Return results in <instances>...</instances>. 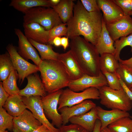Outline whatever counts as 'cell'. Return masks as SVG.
<instances>
[{"label":"cell","instance_id":"681fc988","mask_svg":"<svg viewBox=\"0 0 132 132\" xmlns=\"http://www.w3.org/2000/svg\"><path fill=\"white\" fill-rule=\"evenodd\" d=\"M128 15L130 16L132 15V11H131L129 13Z\"/></svg>","mask_w":132,"mask_h":132},{"label":"cell","instance_id":"7c38bea8","mask_svg":"<svg viewBox=\"0 0 132 132\" xmlns=\"http://www.w3.org/2000/svg\"><path fill=\"white\" fill-rule=\"evenodd\" d=\"M18 38L19 54L25 59H30L38 66L42 61L37 52L27 38L20 29H15Z\"/></svg>","mask_w":132,"mask_h":132},{"label":"cell","instance_id":"7dc6e473","mask_svg":"<svg viewBox=\"0 0 132 132\" xmlns=\"http://www.w3.org/2000/svg\"><path fill=\"white\" fill-rule=\"evenodd\" d=\"M0 132H8L6 130H0Z\"/></svg>","mask_w":132,"mask_h":132},{"label":"cell","instance_id":"6da1fadb","mask_svg":"<svg viewBox=\"0 0 132 132\" xmlns=\"http://www.w3.org/2000/svg\"><path fill=\"white\" fill-rule=\"evenodd\" d=\"M102 20L101 11L88 12L78 0L74 5L73 16L66 23V37L71 39L82 35L95 46L102 30Z\"/></svg>","mask_w":132,"mask_h":132},{"label":"cell","instance_id":"74e56055","mask_svg":"<svg viewBox=\"0 0 132 132\" xmlns=\"http://www.w3.org/2000/svg\"><path fill=\"white\" fill-rule=\"evenodd\" d=\"M10 96L4 88L2 82H0V107H3L5 102Z\"/></svg>","mask_w":132,"mask_h":132},{"label":"cell","instance_id":"5b68a950","mask_svg":"<svg viewBox=\"0 0 132 132\" xmlns=\"http://www.w3.org/2000/svg\"><path fill=\"white\" fill-rule=\"evenodd\" d=\"M24 14L23 22L37 23L47 30H50L62 23L57 14L52 8L35 7L28 10Z\"/></svg>","mask_w":132,"mask_h":132},{"label":"cell","instance_id":"ee69618b","mask_svg":"<svg viewBox=\"0 0 132 132\" xmlns=\"http://www.w3.org/2000/svg\"><path fill=\"white\" fill-rule=\"evenodd\" d=\"M53 44L57 47L61 46V37H55L53 40Z\"/></svg>","mask_w":132,"mask_h":132},{"label":"cell","instance_id":"d6a6232c","mask_svg":"<svg viewBox=\"0 0 132 132\" xmlns=\"http://www.w3.org/2000/svg\"><path fill=\"white\" fill-rule=\"evenodd\" d=\"M101 72L106 77L108 86L110 87L115 90H119L122 88L120 81V77L117 73H111L105 71Z\"/></svg>","mask_w":132,"mask_h":132},{"label":"cell","instance_id":"484cf974","mask_svg":"<svg viewBox=\"0 0 132 132\" xmlns=\"http://www.w3.org/2000/svg\"><path fill=\"white\" fill-rule=\"evenodd\" d=\"M28 39L31 44L38 50L42 60H58L59 53L53 50L51 45L41 44L31 39Z\"/></svg>","mask_w":132,"mask_h":132},{"label":"cell","instance_id":"cb8c5ba5","mask_svg":"<svg viewBox=\"0 0 132 132\" xmlns=\"http://www.w3.org/2000/svg\"><path fill=\"white\" fill-rule=\"evenodd\" d=\"M73 0H61L57 5L52 7L62 23H67L73 15L75 3Z\"/></svg>","mask_w":132,"mask_h":132},{"label":"cell","instance_id":"7402d4cb","mask_svg":"<svg viewBox=\"0 0 132 132\" xmlns=\"http://www.w3.org/2000/svg\"><path fill=\"white\" fill-rule=\"evenodd\" d=\"M3 107L14 117L19 116L27 109L22 97L19 94L10 95Z\"/></svg>","mask_w":132,"mask_h":132},{"label":"cell","instance_id":"ba28073f","mask_svg":"<svg viewBox=\"0 0 132 132\" xmlns=\"http://www.w3.org/2000/svg\"><path fill=\"white\" fill-rule=\"evenodd\" d=\"M6 49L10 55L14 69L17 72L21 83L29 75L39 71L38 66L30 63L23 58L12 44H9Z\"/></svg>","mask_w":132,"mask_h":132},{"label":"cell","instance_id":"f546056e","mask_svg":"<svg viewBox=\"0 0 132 132\" xmlns=\"http://www.w3.org/2000/svg\"><path fill=\"white\" fill-rule=\"evenodd\" d=\"M14 117L8 114L3 107H0V130L7 129L12 131Z\"/></svg>","mask_w":132,"mask_h":132},{"label":"cell","instance_id":"f6af8a7d","mask_svg":"<svg viewBox=\"0 0 132 132\" xmlns=\"http://www.w3.org/2000/svg\"><path fill=\"white\" fill-rule=\"evenodd\" d=\"M51 6V8L54 6L57 5L60 2L61 0H48Z\"/></svg>","mask_w":132,"mask_h":132},{"label":"cell","instance_id":"4dcf8cb0","mask_svg":"<svg viewBox=\"0 0 132 132\" xmlns=\"http://www.w3.org/2000/svg\"><path fill=\"white\" fill-rule=\"evenodd\" d=\"M127 46H130L131 47V51L132 53V33L127 36L121 37L115 41L114 55L118 61L120 58V54L121 51L124 47Z\"/></svg>","mask_w":132,"mask_h":132},{"label":"cell","instance_id":"5bb4252c","mask_svg":"<svg viewBox=\"0 0 132 132\" xmlns=\"http://www.w3.org/2000/svg\"><path fill=\"white\" fill-rule=\"evenodd\" d=\"M97 2L102 12L103 19L106 25L115 22L125 16L122 10L113 0H97Z\"/></svg>","mask_w":132,"mask_h":132},{"label":"cell","instance_id":"816d5d0a","mask_svg":"<svg viewBox=\"0 0 132 132\" xmlns=\"http://www.w3.org/2000/svg\"><path fill=\"white\" fill-rule=\"evenodd\" d=\"M46 132H50L48 130Z\"/></svg>","mask_w":132,"mask_h":132},{"label":"cell","instance_id":"d6986e66","mask_svg":"<svg viewBox=\"0 0 132 132\" xmlns=\"http://www.w3.org/2000/svg\"><path fill=\"white\" fill-rule=\"evenodd\" d=\"M96 108L99 120L101 122V130L119 119L130 116L127 111L117 109L107 110L99 106H96Z\"/></svg>","mask_w":132,"mask_h":132},{"label":"cell","instance_id":"2e32d148","mask_svg":"<svg viewBox=\"0 0 132 132\" xmlns=\"http://www.w3.org/2000/svg\"><path fill=\"white\" fill-rule=\"evenodd\" d=\"M96 106V104L93 101L87 99L71 107L61 108L58 110L62 117L63 125H66L71 117L84 114Z\"/></svg>","mask_w":132,"mask_h":132},{"label":"cell","instance_id":"30bf717a","mask_svg":"<svg viewBox=\"0 0 132 132\" xmlns=\"http://www.w3.org/2000/svg\"><path fill=\"white\" fill-rule=\"evenodd\" d=\"M105 86H108L107 81L101 71L97 76H92L85 74L78 79L70 80L68 87L74 91L79 92L90 87H95L99 89Z\"/></svg>","mask_w":132,"mask_h":132},{"label":"cell","instance_id":"3957f363","mask_svg":"<svg viewBox=\"0 0 132 132\" xmlns=\"http://www.w3.org/2000/svg\"><path fill=\"white\" fill-rule=\"evenodd\" d=\"M38 67L46 92L50 93L68 87L70 80L64 67L59 61L42 60Z\"/></svg>","mask_w":132,"mask_h":132},{"label":"cell","instance_id":"44dd1931","mask_svg":"<svg viewBox=\"0 0 132 132\" xmlns=\"http://www.w3.org/2000/svg\"><path fill=\"white\" fill-rule=\"evenodd\" d=\"M97 119L99 118L95 107L84 114L71 117L69 121L71 124L80 125L89 132H92Z\"/></svg>","mask_w":132,"mask_h":132},{"label":"cell","instance_id":"60d3db41","mask_svg":"<svg viewBox=\"0 0 132 132\" xmlns=\"http://www.w3.org/2000/svg\"><path fill=\"white\" fill-rule=\"evenodd\" d=\"M68 39L66 36L61 38V46H62L64 50H66L69 46Z\"/></svg>","mask_w":132,"mask_h":132},{"label":"cell","instance_id":"c3c4849f","mask_svg":"<svg viewBox=\"0 0 132 132\" xmlns=\"http://www.w3.org/2000/svg\"><path fill=\"white\" fill-rule=\"evenodd\" d=\"M130 1L131 5V10L132 11V0H130Z\"/></svg>","mask_w":132,"mask_h":132},{"label":"cell","instance_id":"ffe728a7","mask_svg":"<svg viewBox=\"0 0 132 132\" xmlns=\"http://www.w3.org/2000/svg\"><path fill=\"white\" fill-rule=\"evenodd\" d=\"M114 42L107 29L106 24L103 18L102 30L95 46L100 55L106 53L114 55Z\"/></svg>","mask_w":132,"mask_h":132},{"label":"cell","instance_id":"83f0119b","mask_svg":"<svg viewBox=\"0 0 132 132\" xmlns=\"http://www.w3.org/2000/svg\"><path fill=\"white\" fill-rule=\"evenodd\" d=\"M112 132H132V119L129 117L121 118L109 125Z\"/></svg>","mask_w":132,"mask_h":132},{"label":"cell","instance_id":"4fadbf2b","mask_svg":"<svg viewBox=\"0 0 132 132\" xmlns=\"http://www.w3.org/2000/svg\"><path fill=\"white\" fill-rule=\"evenodd\" d=\"M106 26L110 35L114 42L121 37L132 33V18L129 15H125L120 19Z\"/></svg>","mask_w":132,"mask_h":132},{"label":"cell","instance_id":"d590c367","mask_svg":"<svg viewBox=\"0 0 132 132\" xmlns=\"http://www.w3.org/2000/svg\"><path fill=\"white\" fill-rule=\"evenodd\" d=\"M82 5L88 12L100 11L96 0H81Z\"/></svg>","mask_w":132,"mask_h":132},{"label":"cell","instance_id":"bcb514c9","mask_svg":"<svg viewBox=\"0 0 132 132\" xmlns=\"http://www.w3.org/2000/svg\"><path fill=\"white\" fill-rule=\"evenodd\" d=\"M101 132H112L108 128L106 127L101 130Z\"/></svg>","mask_w":132,"mask_h":132},{"label":"cell","instance_id":"9c48e42d","mask_svg":"<svg viewBox=\"0 0 132 132\" xmlns=\"http://www.w3.org/2000/svg\"><path fill=\"white\" fill-rule=\"evenodd\" d=\"M23 101L35 118L45 126L50 132H60L59 129L54 126L48 120L44 113L41 102V97L32 96L22 97Z\"/></svg>","mask_w":132,"mask_h":132},{"label":"cell","instance_id":"52a82bcc","mask_svg":"<svg viewBox=\"0 0 132 132\" xmlns=\"http://www.w3.org/2000/svg\"><path fill=\"white\" fill-rule=\"evenodd\" d=\"M63 90L61 89L48 93L41 97V102L44 113L52 121V124L58 128L63 124L62 117L58 109L60 97Z\"/></svg>","mask_w":132,"mask_h":132},{"label":"cell","instance_id":"8d00e7d4","mask_svg":"<svg viewBox=\"0 0 132 132\" xmlns=\"http://www.w3.org/2000/svg\"><path fill=\"white\" fill-rule=\"evenodd\" d=\"M114 2L122 10L125 15H128L132 11L130 0H113Z\"/></svg>","mask_w":132,"mask_h":132},{"label":"cell","instance_id":"e0dca14e","mask_svg":"<svg viewBox=\"0 0 132 132\" xmlns=\"http://www.w3.org/2000/svg\"><path fill=\"white\" fill-rule=\"evenodd\" d=\"M28 83L25 87L20 90L19 94L22 97L28 98L32 96L43 97L46 92L39 75L35 73L27 77Z\"/></svg>","mask_w":132,"mask_h":132},{"label":"cell","instance_id":"277c9868","mask_svg":"<svg viewBox=\"0 0 132 132\" xmlns=\"http://www.w3.org/2000/svg\"><path fill=\"white\" fill-rule=\"evenodd\" d=\"M98 89L100 103L107 108L127 112L131 110L132 101L122 88L119 90H115L105 86Z\"/></svg>","mask_w":132,"mask_h":132},{"label":"cell","instance_id":"8992f818","mask_svg":"<svg viewBox=\"0 0 132 132\" xmlns=\"http://www.w3.org/2000/svg\"><path fill=\"white\" fill-rule=\"evenodd\" d=\"M90 99H100L99 89L92 87L81 92H76L69 88L62 90L59 100L58 110L65 107H71Z\"/></svg>","mask_w":132,"mask_h":132},{"label":"cell","instance_id":"8fae6325","mask_svg":"<svg viewBox=\"0 0 132 132\" xmlns=\"http://www.w3.org/2000/svg\"><path fill=\"white\" fill-rule=\"evenodd\" d=\"M42 124L30 111L25 110L19 116L14 117L13 132H32Z\"/></svg>","mask_w":132,"mask_h":132},{"label":"cell","instance_id":"9a60e30c","mask_svg":"<svg viewBox=\"0 0 132 132\" xmlns=\"http://www.w3.org/2000/svg\"><path fill=\"white\" fill-rule=\"evenodd\" d=\"M58 60L64 66L70 80L78 79L85 74L70 49L59 54Z\"/></svg>","mask_w":132,"mask_h":132},{"label":"cell","instance_id":"4316f807","mask_svg":"<svg viewBox=\"0 0 132 132\" xmlns=\"http://www.w3.org/2000/svg\"><path fill=\"white\" fill-rule=\"evenodd\" d=\"M14 68L8 52L0 55V80L3 81Z\"/></svg>","mask_w":132,"mask_h":132},{"label":"cell","instance_id":"836d02e7","mask_svg":"<svg viewBox=\"0 0 132 132\" xmlns=\"http://www.w3.org/2000/svg\"><path fill=\"white\" fill-rule=\"evenodd\" d=\"M67 28L66 23H62L49 30L48 44L52 45L54 39L57 37L67 35Z\"/></svg>","mask_w":132,"mask_h":132},{"label":"cell","instance_id":"603a6c76","mask_svg":"<svg viewBox=\"0 0 132 132\" xmlns=\"http://www.w3.org/2000/svg\"><path fill=\"white\" fill-rule=\"evenodd\" d=\"M9 6L24 13L35 7H51L48 0H12Z\"/></svg>","mask_w":132,"mask_h":132},{"label":"cell","instance_id":"ab89813d","mask_svg":"<svg viewBox=\"0 0 132 132\" xmlns=\"http://www.w3.org/2000/svg\"><path fill=\"white\" fill-rule=\"evenodd\" d=\"M119 62L132 70V57L130 58L125 60H123L120 58L119 60Z\"/></svg>","mask_w":132,"mask_h":132},{"label":"cell","instance_id":"ac0fdd59","mask_svg":"<svg viewBox=\"0 0 132 132\" xmlns=\"http://www.w3.org/2000/svg\"><path fill=\"white\" fill-rule=\"evenodd\" d=\"M23 26L24 35L28 39H31L40 43L48 44L49 30H46L35 22H23Z\"/></svg>","mask_w":132,"mask_h":132},{"label":"cell","instance_id":"f907efd6","mask_svg":"<svg viewBox=\"0 0 132 132\" xmlns=\"http://www.w3.org/2000/svg\"><path fill=\"white\" fill-rule=\"evenodd\" d=\"M132 91V87L130 89Z\"/></svg>","mask_w":132,"mask_h":132},{"label":"cell","instance_id":"7bdbcfd3","mask_svg":"<svg viewBox=\"0 0 132 132\" xmlns=\"http://www.w3.org/2000/svg\"><path fill=\"white\" fill-rule=\"evenodd\" d=\"M48 130L45 126L42 124L37 127L32 132H46Z\"/></svg>","mask_w":132,"mask_h":132},{"label":"cell","instance_id":"e575fe53","mask_svg":"<svg viewBox=\"0 0 132 132\" xmlns=\"http://www.w3.org/2000/svg\"><path fill=\"white\" fill-rule=\"evenodd\" d=\"M58 129L60 132H89L80 125L73 124L62 125Z\"/></svg>","mask_w":132,"mask_h":132},{"label":"cell","instance_id":"d4e9b609","mask_svg":"<svg viewBox=\"0 0 132 132\" xmlns=\"http://www.w3.org/2000/svg\"><path fill=\"white\" fill-rule=\"evenodd\" d=\"M99 66L101 71L115 73L119 67V63L114 54L106 53L100 55Z\"/></svg>","mask_w":132,"mask_h":132},{"label":"cell","instance_id":"7a4b0ae2","mask_svg":"<svg viewBox=\"0 0 132 132\" xmlns=\"http://www.w3.org/2000/svg\"><path fill=\"white\" fill-rule=\"evenodd\" d=\"M69 46L85 74L92 76L99 75L101 72L100 55L94 45L79 36L71 39Z\"/></svg>","mask_w":132,"mask_h":132},{"label":"cell","instance_id":"b9f144b4","mask_svg":"<svg viewBox=\"0 0 132 132\" xmlns=\"http://www.w3.org/2000/svg\"><path fill=\"white\" fill-rule=\"evenodd\" d=\"M101 122L99 119H97L95 122L92 132H101Z\"/></svg>","mask_w":132,"mask_h":132},{"label":"cell","instance_id":"f5cc1de1","mask_svg":"<svg viewBox=\"0 0 132 132\" xmlns=\"http://www.w3.org/2000/svg\"><path fill=\"white\" fill-rule=\"evenodd\" d=\"M130 117L132 119V116H130Z\"/></svg>","mask_w":132,"mask_h":132},{"label":"cell","instance_id":"f35d334b","mask_svg":"<svg viewBox=\"0 0 132 132\" xmlns=\"http://www.w3.org/2000/svg\"><path fill=\"white\" fill-rule=\"evenodd\" d=\"M120 81L121 87L130 99L132 101V91L124 84L120 78Z\"/></svg>","mask_w":132,"mask_h":132},{"label":"cell","instance_id":"1f68e13d","mask_svg":"<svg viewBox=\"0 0 132 132\" xmlns=\"http://www.w3.org/2000/svg\"><path fill=\"white\" fill-rule=\"evenodd\" d=\"M117 73L129 89L132 87V70L119 63V67Z\"/></svg>","mask_w":132,"mask_h":132},{"label":"cell","instance_id":"f1b7e54d","mask_svg":"<svg viewBox=\"0 0 132 132\" xmlns=\"http://www.w3.org/2000/svg\"><path fill=\"white\" fill-rule=\"evenodd\" d=\"M18 77L17 72L13 70L8 78L2 82L3 87L10 95L19 94L20 90L18 87L17 80Z\"/></svg>","mask_w":132,"mask_h":132}]
</instances>
